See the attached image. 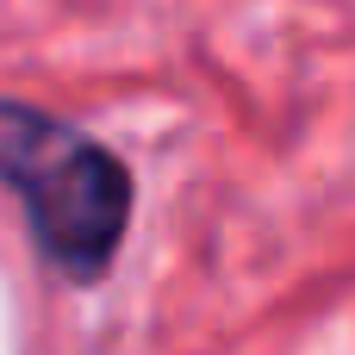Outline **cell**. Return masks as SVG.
<instances>
[{
  "label": "cell",
  "mask_w": 355,
  "mask_h": 355,
  "mask_svg": "<svg viewBox=\"0 0 355 355\" xmlns=\"http://www.w3.org/2000/svg\"><path fill=\"white\" fill-rule=\"evenodd\" d=\"M0 187L19 193L37 256L69 287L106 281L131 225V168L106 144L25 100H0Z\"/></svg>",
  "instance_id": "cell-1"
}]
</instances>
